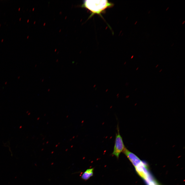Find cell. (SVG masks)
I'll list each match as a JSON object with an SVG mask.
<instances>
[{
    "instance_id": "cell-1",
    "label": "cell",
    "mask_w": 185,
    "mask_h": 185,
    "mask_svg": "<svg viewBox=\"0 0 185 185\" xmlns=\"http://www.w3.org/2000/svg\"><path fill=\"white\" fill-rule=\"evenodd\" d=\"M114 4L107 0H86L84 1L81 6L90 11L91 14L89 18L95 14L101 16V13L107 8L113 6Z\"/></svg>"
},
{
    "instance_id": "cell-2",
    "label": "cell",
    "mask_w": 185,
    "mask_h": 185,
    "mask_svg": "<svg viewBox=\"0 0 185 185\" xmlns=\"http://www.w3.org/2000/svg\"><path fill=\"white\" fill-rule=\"evenodd\" d=\"M136 172L144 180L147 185H161L150 173L148 166L142 161L134 166Z\"/></svg>"
},
{
    "instance_id": "cell-3",
    "label": "cell",
    "mask_w": 185,
    "mask_h": 185,
    "mask_svg": "<svg viewBox=\"0 0 185 185\" xmlns=\"http://www.w3.org/2000/svg\"><path fill=\"white\" fill-rule=\"evenodd\" d=\"M117 127V133L116 134L113 151L112 154L118 159L120 153L122 152L125 147L120 134L118 125Z\"/></svg>"
},
{
    "instance_id": "cell-4",
    "label": "cell",
    "mask_w": 185,
    "mask_h": 185,
    "mask_svg": "<svg viewBox=\"0 0 185 185\" xmlns=\"http://www.w3.org/2000/svg\"><path fill=\"white\" fill-rule=\"evenodd\" d=\"M93 171L94 169L92 168L87 169L82 175L81 178L85 180H88L93 176Z\"/></svg>"
},
{
    "instance_id": "cell-5",
    "label": "cell",
    "mask_w": 185,
    "mask_h": 185,
    "mask_svg": "<svg viewBox=\"0 0 185 185\" xmlns=\"http://www.w3.org/2000/svg\"><path fill=\"white\" fill-rule=\"evenodd\" d=\"M185 22V21H184L182 23V24H183Z\"/></svg>"
},
{
    "instance_id": "cell-6",
    "label": "cell",
    "mask_w": 185,
    "mask_h": 185,
    "mask_svg": "<svg viewBox=\"0 0 185 185\" xmlns=\"http://www.w3.org/2000/svg\"><path fill=\"white\" fill-rule=\"evenodd\" d=\"M169 8V7H168L166 8V11H167V10H168V9Z\"/></svg>"
},
{
    "instance_id": "cell-7",
    "label": "cell",
    "mask_w": 185,
    "mask_h": 185,
    "mask_svg": "<svg viewBox=\"0 0 185 185\" xmlns=\"http://www.w3.org/2000/svg\"><path fill=\"white\" fill-rule=\"evenodd\" d=\"M158 66H159V64H157V65L156 66L155 68H156L157 67H158Z\"/></svg>"
},
{
    "instance_id": "cell-8",
    "label": "cell",
    "mask_w": 185,
    "mask_h": 185,
    "mask_svg": "<svg viewBox=\"0 0 185 185\" xmlns=\"http://www.w3.org/2000/svg\"><path fill=\"white\" fill-rule=\"evenodd\" d=\"M138 68H138V67H137V68L136 69V70H138Z\"/></svg>"
},
{
    "instance_id": "cell-9",
    "label": "cell",
    "mask_w": 185,
    "mask_h": 185,
    "mask_svg": "<svg viewBox=\"0 0 185 185\" xmlns=\"http://www.w3.org/2000/svg\"><path fill=\"white\" fill-rule=\"evenodd\" d=\"M162 70V69H161V70H160V71H159V72H161Z\"/></svg>"
},
{
    "instance_id": "cell-10",
    "label": "cell",
    "mask_w": 185,
    "mask_h": 185,
    "mask_svg": "<svg viewBox=\"0 0 185 185\" xmlns=\"http://www.w3.org/2000/svg\"><path fill=\"white\" fill-rule=\"evenodd\" d=\"M150 12H151V10L149 11L148 12V13H150Z\"/></svg>"
},
{
    "instance_id": "cell-11",
    "label": "cell",
    "mask_w": 185,
    "mask_h": 185,
    "mask_svg": "<svg viewBox=\"0 0 185 185\" xmlns=\"http://www.w3.org/2000/svg\"><path fill=\"white\" fill-rule=\"evenodd\" d=\"M137 23V21H136V22H135V24H136Z\"/></svg>"
},
{
    "instance_id": "cell-12",
    "label": "cell",
    "mask_w": 185,
    "mask_h": 185,
    "mask_svg": "<svg viewBox=\"0 0 185 185\" xmlns=\"http://www.w3.org/2000/svg\"><path fill=\"white\" fill-rule=\"evenodd\" d=\"M133 57V55L132 57H131V58H132Z\"/></svg>"
},
{
    "instance_id": "cell-13",
    "label": "cell",
    "mask_w": 185,
    "mask_h": 185,
    "mask_svg": "<svg viewBox=\"0 0 185 185\" xmlns=\"http://www.w3.org/2000/svg\"><path fill=\"white\" fill-rule=\"evenodd\" d=\"M173 44H174V43H173V44H172V45H171V46H172L173 45Z\"/></svg>"
},
{
    "instance_id": "cell-14",
    "label": "cell",
    "mask_w": 185,
    "mask_h": 185,
    "mask_svg": "<svg viewBox=\"0 0 185 185\" xmlns=\"http://www.w3.org/2000/svg\"><path fill=\"white\" fill-rule=\"evenodd\" d=\"M137 89V88H136V89H135V90H136Z\"/></svg>"
}]
</instances>
